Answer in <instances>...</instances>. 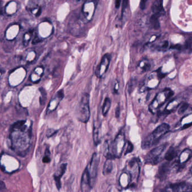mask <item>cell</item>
<instances>
[{
    "mask_svg": "<svg viewBox=\"0 0 192 192\" xmlns=\"http://www.w3.org/2000/svg\"><path fill=\"white\" fill-rule=\"evenodd\" d=\"M165 190L171 192H189L192 191V188L185 181L177 183L170 184Z\"/></svg>",
    "mask_w": 192,
    "mask_h": 192,
    "instance_id": "9",
    "label": "cell"
},
{
    "mask_svg": "<svg viewBox=\"0 0 192 192\" xmlns=\"http://www.w3.org/2000/svg\"><path fill=\"white\" fill-rule=\"evenodd\" d=\"M167 144H162L161 145L153 148L147 154L145 158V163L152 165H156L162 159V156L165 150Z\"/></svg>",
    "mask_w": 192,
    "mask_h": 192,
    "instance_id": "6",
    "label": "cell"
},
{
    "mask_svg": "<svg viewBox=\"0 0 192 192\" xmlns=\"http://www.w3.org/2000/svg\"><path fill=\"white\" fill-rule=\"evenodd\" d=\"M50 161H51V153H50L49 149L47 148H46V151H45L44 156L43 158V162L44 163H49Z\"/></svg>",
    "mask_w": 192,
    "mask_h": 192,
    "instance_id": "25",
    "label": "cell"
},
{
    "mask_svg": "<svg viewBox=\"0 0 192 192\" xmlns=\"http://www.w3.org/2000/svg\"><path fill=\"white\" fill-rule=\"evenodd\" d=\"M169 131L170 126L167 123H162L144 139L142 145V148L147 149L156 145Z\"/></svg>",
    "mask_w": 192,
    "mask_h": 192,
    "instance_id": "2",
    "label": "cell"
},
{
    "mask_svg": "<svg viewBox=\"0 0 192 192\" xmlns=\"http://www.w3.org/2000/svg\"><path fill=\"white\" fill-rule=\"evenodd\" d=\"M56 132H57V131H56L54 129H49V130H48L47 132V136L48 138L51 137V136H52L54 135H55Z\"/></svg>",
    "mask_w": 192,
    "mask_h": 192,
    "instance_id": "32",
    "label": "cell"
},
{
    "mask_svg": "<svg viewBox=\"0 0 192 192\" xmlns=\"http://www.w3.org/2000/svg\"><path fill=\"white\" fill-rule=\"evenodd\" d=\"M67 169V164L63 163L59 167L57 172L54 175L53 178L56 183V185L57 187V189L60 190L61 188V178L64 174L65 173Z\"/></svg>",
    "mask_w": 192,
    "mask_h": 192,
    "instance_id": "14",
    "label": "cell"
},
{
    "mask_svg": "<svg viewBox=\"0 0 192 192\" xmlns=\"http://www.w3.org/2000/svg\"><path fill=\"white\" fill-rule=\"evenodd\" d=\"M5 188H6L5 184L3 181H0V190H4Z\"/></svg>",
    "mask_w": 192,
    "mask_h": 192,
    "instance_id": "38",
    "label": "cell"
},
{
    "mask_svg": "<svg viewBox=\"0 0 192 192\" xmlns=\"http://www.w3.org/2000/svg\"><path fill=\"white\" fill-rule=\"evenodd\" d=\"M188 174L187 179H185L184 181L192 188V166L190 167L189 172Z\"/></svg>",
    "mask_w": 192,
    "mask_h": 192,
    "instance_id": "26",
    "label": "cell"
},
{
    "mask_svg": "<svg viewBox=\"0 0 192 192\" xmlns=\"http://www.w3.org/2000/svg\"><path fill=\"white\" fill-rule=\"evenodd\" d=\"M111 105V100L109 98H106L105 99L104 103L103 105V107H102V114L103 116H106L107 115V114L108 113L109 111L110 107Z\"/></svg>",
    "mask_w": 192,
    "mask_h": 192,
    "instance_id": "21",
    "label": "cell"
},
{
    "mask_svg": "<svg viewBox=\"0 0 192 192\" xmlns=\"http://www.w3.org/2000/svg\"><path fill=\"white\" fill-rule=\"evenodd\" d=\"M40 13H41V9H39V10H38V11L36 14V17H38V16H39V15H40Z\"/></svg>",
    "mask_w": 192,
    "mask_h": 192,
    "instance_id": "41",
    "label": "cell"
},
{
    "mask_svg": "<svg viewBox=\"0 0 192 192\" xmlns=\"http://www.w3.org/2000/svg\"><path fill=\"white\" fill-rule=\"evenodd\" d=\"M98 157L96 153H94L91 157V159L89 162L87 166L86 167V169L87 170L89 176L91 180L92 185L94 187L96 178L97 176L98 167Z\"/></svg>",
    "mask_w": 192,
    "mask_h": 192,
    "instance_id": "7",
    "label": "cell"
},
{
    "mask_svg": "<svg viewBox=\"0 0 192 192\" xmlns=\"http://www.w3.org/2000/svg\"><path fill=\"white\" fill-rule=\"evenodd\" d=\"M110 55L106 54L102 57L100 64L97 67L96 71V75L98 78L102 77L108 70L110 63Z\"/></svg>",
    "mask_w": 192,
    "mask_h": 192,
    "instance_id": "8",
    "label": "cell"
},
{
    "mask_svg": "<svg viewBox=\"0 0 192 192\" xmlns=\"http://www.w3.org/2000/svg\"><path fill=\"white\" fill-rule=\"evenodd\" d=\"M128 90L129 93H130L131 91H133L134 88V79H132L131 81H130V82L128 84Z\"/></svg>",
    "mask_w": 192,
    "mask_h": 192,
    "instance_id": "30",
    "label": "cell"
},
{
    "mask_svg": "<svg viewBox=\"0 0 192 192\" xmlns=\"http://www.w3.org/2000/svg\"><path fill=\"white\" fill-rule=\"evenodd\" d=\"M100 123L98 121H95L93 125V138L95 145H98L100 143Z\"/></svg>",
    "mask_w": 192,
    "mask_h": 192,
    "instance_id": "15",
    "label": "cell"
},
{
    "mask_svg": "<svg viewBox=\"0 0 192 192\" xmlns=\"http://www.w3.org/2000/svg\"><path fill=\"white\" fill-rule=\"evenodd\" d=\"M126 144L124 132L120 131L114 140L111 142H106L105 149V157L113 159L122 156Z\"/></svg>",
    "mask_w": 192,
    "mask_h": 192,
    "instance_id": "1",
    "label": "cell"
},
{
    "mask_svg": "<svg viewBox=\"0 0 192 192\" xmlns=\"http://www.w3.org/2000/svg\"><path fill=\"white\" fill-rule=\"evenodd\" d=\"M173 95L174 92L170 88H165L158 93L149 106V111L152 113H156L162 106Z\"/></svg>",
    "mask_w": 192,
    "mask_h": 192,
    "instance_id": "3",
    "label": "cell"
},
{
    "mask_svg": "<svg viewBox=\"0 0 192 192\" xmlns=\"http://www.w3.org/2000/svg\"><path fill=\"white\" fill-rule=\"evenodd\" d=\"M78 1H80V0H78Z\"/></svg>",
    "mask_w": 192,
    "mask_h": 192,
    "instance_id": "44",
    "label": "cell"
},
{
    "mask_svg": "<svg viewBox=\"0 0 192 192\" xmlns=\"http://www.w3.org/2000/svg\"><path fill=\"white\" fill-rule=\"evenodd\" d=\"M147 1H148V0H141L140 1V9L142 10H144L146 8Z\"/></svg>",
    "mask_w": 192,
    "mask_h": 192,
    "instance_id": "33",
    "label": "cell"
},
{
    "mask_svg": "<svg viewBox=\"0 0 192 192\" xmlns=\"http://www.w3.org/2000/svg\"><path fill=\"white\" fill-rule=\"evenodd\" d=\"M192 156V151L189 149H186L181 153L179 158V162L177 163L179 168L183 165L188 162Z\"/></svg>",
    "mask_w": 192,
    "mask_h": 192,
    "instance_id": "16",
    "label": "cell"
},
{
    "mask_svg": "<svg viewBox=\"0 0 192 192\" xmlns=\"http://www.w3.org/2000/svg\"><path fill=\"white\" fill-rule=\"evenodd\" d=\"M158 18L159 17L154 14H153L150 17L151 24L152 25L153 28L155 29H158L160 27V22L158 20Z\"/></svg>",
    "mask_w": 192,
    "mask_h": 192,
    "instance_id": "22",
    "label": "cell"
},
{
    "mask_svg": "<svg viewBox=\"0 0 192 192\" xmlns=\"http://www.w3.org/2000/svg\"><path fill=\"white\" fill-rule=\"evenodd\" d=\"M39 91H40L42 94V96L40 98V104H44V103H45L44 101L46 99V92L43 88H40Z\"/></svg>",
    "mask_w": 192,
    "mask_h": 192,
    "instance_id": "27",
    "label": "cell"
},
{
    "mask_svg": "<svg viewBox=\"0 0 192 192\" xmlns=\"http://www.w3.org/2000/svg\"><path fill=\"white\" fill-rule=\"evenodd\" d=\"M177 154H178L177 150L174 147H170L165 154V158L167 161H171L173 160L177 156Z\"/></svg>",
    "mask_w": 192,
    "mask_h": 192,
    "instance_id": "19",
    "label": "cell"
},
{
    "mask_svg": "<svg viewBox=\"0 0 192 192\" xmlns=\"http://www.w3.org/2000/svg\"><path fill=\"white\" fill-rule=\"evenodd\" d=\"M81 190L84 192H89L91 190L93 186L92 185L91 180L88 174L87 169H86L83 172L81 179Z\"/></svg>",
    "mask_w": 192,
    "mask_h": 192,
    "instance_id": "11",
    "label": "cell"
},
{
    "mask_svg": "<svg viewBox=\"0 0 192 192\" xmlns=\"http://www.w3.org/2000/svg\"><path fill=\"white\" fill-rule=\"evenodd\" d=\"M64 94L62 90H59L57 92L55 96L53 97V98L51 101L48 104V108H47L48 113H51L56 109L60 103L64 98Z\"/></svg>",
    "mask_w": 192,
    "mask_h": 192,
    "instance_id": "10",
    "label": "cell"
},
{
    "mask_svg": "<svg viewBox=\"0 0 192 192\" xmlns=\"http://www.w3.org/2000/svg\"><path fill=\"white\" fill-rule=\"evenodd\" d=\"M120 114V107H119V106H118L117 108H116V112H115L116 117V118L119 117Z\"/></svg>",
    "mask_w": 192,
    "mask_h": 192,
    "instance_id": "35",
    "label": "cell"
},
{
    "mask_svg": "<svg viewBox=\"0 0 192 192\" xmlns=\"http://www.w3.org/2000/svg\"><path fill=\"white\" fill-rule=\"evenodd\" d=\"M121 4V0H116L115 1V8L116 9H118Z\"/></svg>",
    "mask_w": 192,
    "mask_h": 192,
    "instance_id": "37",
    "label": "cell"
},
{
    "mask_svg": "<svg viewBox=\"0 0 192 192\" xmlns=\"http://www.w3.org/2000/svg\"><path fill=\"white\" fill-rule=\"evenodd\" d=\"M40 42V40L38 39V38H37V37H35V39H33V42H32V44H37V43H38V42Z\"/></svg>",
    "mask_w": 192,
    "mask_h": 192,
    "instance_id": "40",
    "label": "cell"
},
{
    "mask_svg": "<svg viewBox=\"0 0 192 192\" xmlns=\"http://www.w3.org/2000/svg\"><path fill=\"white\" fill-rule=\"evenodd\" d=\"M130 175L131 187H134L138 183L140 171V161L138 158H133L128 162L126 169Z\"/></svg>",
    "mask_w": 192,
    "mask_h": 192,
    "instance_id": "5",
    "label": "cell"
},
{
    "mask_svg": "<svg viewBox=\"0 0 192 192\" xmlns=\"http://www.w3.org/2000/svg\"><path fill=\"white\" fill-rule=\"evenodd\" d=\"M171 48H174V49H176V50H180L182 48V46L178 44V45H173V46H171Z\"/></svg>",
    "mask_w": 192,
    "mask_h": 192,
    "instance_id": "36",
    "label": "cell"
},
{
    "mask_svg": "<svg viewBox=\"0 0 192 192\" xmlns=\"http://www.w3.org/2000/svg\"><path fill=\"white\" fill-rule=\"evenodd\" d=\"M170 170V163H169L168 162H165L163 163L159 168L158 172V178L161 180L163 179H165L167 175L169 174Z\"/></svg>",
    "mask_w": 192,
    "mask_h": 192,
    "instance_id": "17",
    "label": "cell"
},
{
    "mask_svg": "<svg viewBox=\"0 0 192 192\" xmlns=\"http://www.w3.org/2000/svg\"><path fill=\"white\" fill-rule=\"evenodd\" d=\"M185 48L187 50H190L192 48V38H189L188 39L186 42H185Z\"/></svg>",
    "mask_w": 192,
    "mask_h": 192,
    "instance_id": "28",
    "label": "cell"
},
{
    "mask_svg": "<svg viewBox=\"0 0 192 192\" xmlns=\"http://www.w3.org/2000/svg\"><path fill=\"white\" fill-rule=\"evenodd\" d=\"M168 45H169L168 42H167V41H165V42L164 43V44H163L161 48H164V49H166V48H167V46H168Z\"/></svg>",
    "mask_w": 192,
    "mask_h": 192,
    "instance_id": "39",
    "label": "cell"
},
{
    "mask_svg": "<svg viewBox=\"0 0 192 192\" xmlns=\"http://www.w3.org/2000/svg\"><path fill=\"white\" fill-rule=\"evenodd\" d=\"M118 184L120 187L122 189L131 188V176L126 169L120 175L118 179Z\"/></svg>",
    "mask_w": 192,
    "mask_h": 192,
    "instance_id": "12",
    "label": "cell"
},
{
    "mask_svg": "<svg viewBox=\"0 0 192 192\" xmlns=\"http://www.w3.org/2000/svg\"><path fill=\"white\" fill-rule=\"evenodd\" d=\"M133 150V145L130 141H127L124 147V152L125 153V154L131 153Z\"/></svg>",
    "mask_w": 192,
    "mask_h": 192,
    "instance_id": "24",
    "label": "cell"
},
{
    "mask_svg": "<svg viewBox=\"0 0 192 192\" xmlns=\"http://www.w3.org/2000/svg\"><path fill=\"white\" fill-rule=\"evenodd\" d=\"M0 15H2V11L1 9H0Z\"/></svg>",
    "mask_w": 192,
    "mask_h": 192,
    "instance_id": "42",
    "label": "cell"
},
{
    "mask_svg": "<svg viewBox=\"0 0 192 192\" xmlns=\"http://www.w3.org/2000/svg\"><path fill=\"white\" fill-rule=\"evenodd\" d=\"M26 121H20L18 122H15L14 123L13 125V127L14 129H16V130H20L21 131H24V129L26 128V126L24 125Z\"/></svg>",
    "mask_w": 192,
    "mask_h": 192,
    "instance_id": "23",
    "label": "cell"
},
{
    "mask_svg": "<svg viewBox=\"0 0 192 192\" xmlns=\"http://www.w3.org/2000/svg\"><path fill=\"white\" fill-rule=\"evenodd\" d=\"M151 69V64L147 61H141L138 66V70L140 73H144Z\"/></svg>",
    "mask_w": 192,
    "mask_h": 192,
    "instance_id": "20",
    "label": "cell"
},
{
    "mask_svg": "<svg viewBox=\"0 0 192 192\" xmlns=\"http://www.w3.org/2000/svg\"><path fill=\"white\" fill-rule=\"evenodd\" d=\"M188 108V104L187 103H184L180 107V108L178 110V113L179 114H183L184 112H185V110L187 109Z\"/></svg>",
    "mask_w": 192,
    "mask_h": 192,
    "instance_id": "29",
    "label": "cell"
},
{
    "mask_svg": "<svg viewBox=\"0 0 192 192\" xmlns=\"http://www.w3.org/2000/svg\"><path fill=\"white\" fill-rule=\"evenodd\" d=\"M153 14L160 17L165 15V11L163 7V0H154L152 6Z\"/></svg>",
    "mask_w": 192,
    "mask_h": 192,
    "instance_id": "13",
    "label": "cell"
},
{
    "mask_svg": "<svg viewBox=\"0 0 192 192\" xmlns=\"http://www.w3.org/2000/svg\"><path fill=\"white\" fill-rule=\"evenodd\" d=\"M112 159L107 158L106 161H105L104 167H103V174L104 175H107L110 174L113 169V163Z\"/></svg>",
    "mask_w": 192,
    "mask_h": 192,
    "instance_id": "18",
    "label": "cell"
},
{
    "mask_svg": "<svg viewBox=\"0 0 192 192\" xmlns=\"http://www.w3.org/2000/svg\"><path fill=\"white\" fill-rule=\"evenodd\" d=\"M128 1L129 0H123L122 4V14L123 15L124 12L125 11V9H127L128 7Z\"/></svg>",
    "mask_w": 192,
    "mask_h": 192,
    "instance_id": "31",
    "label": "cell"
},
{
    "mask_svg": "<svg viewBox=\"0 0 192 192\" xmlns=\"http://www.w3.org/2000/svg\"><path fill=\"white\" fill-rule=\"evenodd\" d=\"M118 88H119V84L118 83V81H116L115 83L114 84V87L113 88L114 94H118Z\"/></svg>",
    "mask_w": 192,
    "mask_h": 192,
    "instance_id": "34",
    "label": "cell"
},
{
    "mask_svg": "<svg viewBox=\"0 0 192 192\" xmlns=\"http://www.w3.org/2000/svg\"><path fill=\"white\" fill-rule=\"evenodd\" d=\"M89 98L90 96L88 93L83 94L79 104L78 118L80 122L84 123L88 122L91 116Z\"/></svg>",
    "mask_w": 192,
    "mask_h": 192,
    "instance_id": "4",
    "label": "cell"
},
{
    "mask_svg": "<svg viewBox=\"0 0 192 192\" xmlns=\"http://www.w3.org/2000/svg\"><path fill=\"white\" fill-rule=\"evenodd\" d=\"M1 0H0V4H1Z\"/></svg>",
    "mask_w": 192,
    "mask_h": 192,
    "instance_id": "43",
    "label": "cell"
}]
</instances>
